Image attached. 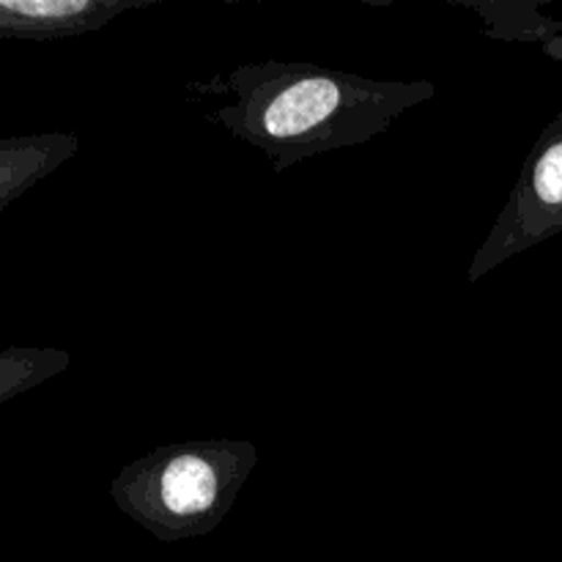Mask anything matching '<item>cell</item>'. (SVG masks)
<instances>
[{"label": "cell", "mask_w": 562, "mask_h": 562, "mask_svg": "<svg viewBox=\"0 0 562 562\" xmlns=\"http://www.w3.org/2000/svg\"><path fill=\"white\" fill-rule=\"evenodd\" d=\"M195 99H217L203 113L231 137L258 148L283 173L302 159L360 146L401 115L437 97L431 80H371L355 71L291 60L241 64L192 82Z\"/></svg>", "instance_id": "6da1fadb"}, {"label": "cell", "mask_w": 562, "mask_h": 562, "mask_svg": "<svg viewBox=\"0 0 562 562\" xmlns=\"http://www.w3.org/2000/svg\"><path fill=\"white\" fill-rule=\"evenodd\" d=\"M256 464L258 450L247 439L162 445L126 464L110 497L159 541H190L223 525Z\"/></svg>", "instance_id": "7a4b0ae2"}, {"label": "cell", "mask_w": 562, "mask_h": 562, "mask_svg": "<svg viewBox=\"0 0 562 562\" xmlns=\"http://www.w3.org/2000/svg\"><path fill=\"white\" fill-rule=\"evenodd\" d=\"M562 231V113L532 146L508 203L494 220L486 241L472 256L467 283L475 285L492 269L503 267L538 241Z\"/></svg>", "instance_id": "3957f363"}]
</instances>
